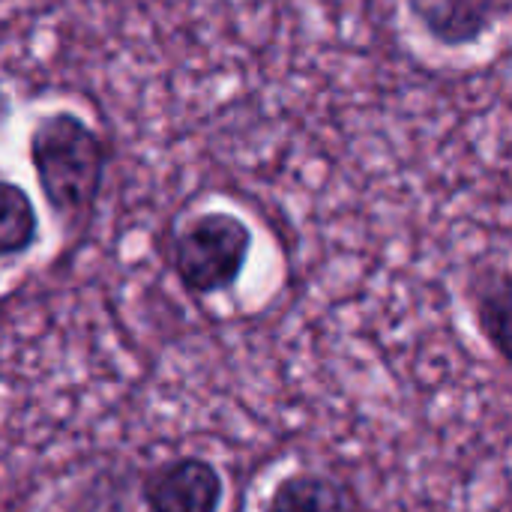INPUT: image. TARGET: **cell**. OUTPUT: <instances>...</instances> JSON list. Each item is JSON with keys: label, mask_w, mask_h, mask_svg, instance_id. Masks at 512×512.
Wrapping results in <instances>:
<instances>
[{"label": "cell", "mask_w": 512, "mask_h": 512, "mask_svg": "<svg viewBox=\"0 0 512 512\" xmlns=\"http://www.w3.org/2000/svg\"><path fill=\"white\" fill-rule=\"evenodd\" d=\"M264 512H348V498L333 477L300 471L273 486Z\"/></svg>", "instance_id": "5"}, {"label": "cell", "mask_w": 512, "mask_h": 512, "mask_svg": "<svg viewBox=\"0 0 512 512\" xmlns=\"http://www.w3.org/2000/svg\"><path fill=\"white\" fill-rule=\"evenodd\" d=\"M420 30L441 48L483 42L510 12V0H408Z\"/></svg>", "instance_id": "4"}, {"label": "cell", "mask_w": 512, "mask_h": 512, "mask_svg": "<svg viewBox=\"0 0 512 512\" xmlns=\"http://www.w3.org/2000/svg\"><path fill=\"white\" fill-rule=\"evenodd\" d=\"M39 240V213L30 192L0 177V261L27 255Z\"/></svg>", "instance_id": "6"}, {"label": "cell", "mask_w": 512, "mask_h": 512, "mask_svg": "<svg viewBox=\"0 0 512 512\" xmlns=\"http://www.w3.org/2000/svg\"><path fill=\"white\" fill-rule=\"evenodd\" d=\"M147 512H219L225 498L222 474L201 456H177L144 477Z\"/></svg>", "instance_id": "3"}, {"label": "cell", "mask_w": 512, "mask_h": 512, "mask_svg": "<svg viewBox=\"0 0 512 512\" xmlns=\"http://www.w3.org/2000/svg\"><path fill=\"white\" fill-rule=\"evenodd\" d=\"M252 228L231 210H207L189 219L171 240V267L192 297L231 291L249 261Z\"/></svg>", "instance_id": "2"}, {"label": "cell", "mask_w": 512, "mask_h": 512, "mask_svg": "<svg viewBox=\"0 0 512 512\" xmlns=\"http://www.w3.org/2000/svg\"><path fill=\"white\" fill-rule=\"evenodd\" d=\"M474 318L483 339L507 363L510 360V276L504 267L489 273L474 291Z\"/></svg>", "instance_id": "7"}, {"label": "cell", "mask_w": 512, "mask_h": 512, "mask_svg": "<svg viewBox=\"0 0 512 512\" xmlns=\"http://www.w3.org/2000/svg\"><path fill=\"white\" fill-rule=\"evenodd\" d=\"M27 156L51 216L66 237H81L96 216L108 171L102 132L69 108L45 111L30 129Z\"/></svg>", "instance_id": "1"}, {"label": "cell", "mask_w": 512, "mask_h": 512, "mask_svg": "<svg viewBox=\"0 0 512 512\" xmlns=\"http://www.w3.org/2000/svg\"><path fill=\"white\" fill-rule=\"evenodd\" d=\"M0 114H3V96H0Z\"/></svg>", "instance_id": "8"}]
</instances>
